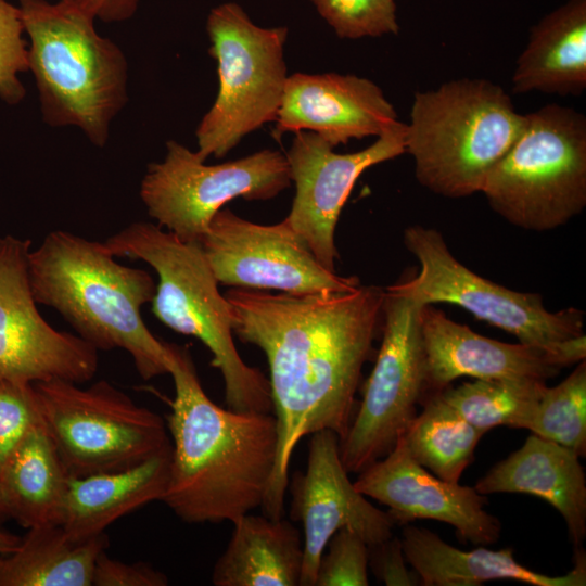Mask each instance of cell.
<instances>
[{
    "mask_svg": "<svg viewBox=\"0 0 586 586\" xmlns=\"http://www.w3.org/2000/svg\"><path fill=\"white\" fill-rule=\"evenodd\" d=\"M400 538L394 535L374 546H369V565L379 581L387 586H412L420 584L415 571L406 565Z\"/></svg>",
    "mask_w": 586,
    "mask_h": 586,
    "instance_id": "cell-35",
    "label": "cell"
},
{
    "mask_svg": "<svg viewBox=\"0 0 586 586\" xmlns=\"http://www.w3.org/2000/svg\"><path fill=\"white\" fill-rule=\"evenodd\" d=\"M322 553L315 586L369 585V546L355 532L341 528L335 532Z\"/></svg>",
    "mask_w": 586,
    "mask_h": 586,
    "instance_id": "cell-31",
    "label": "cell"
},
{
    "mask_svg": "<svg viewBox=\"0 0 586 586\" xmlns=\"http://www.w3.org/2000/svg\"><path fill=\"white\" fill-rule=\"evenodd\" d=\"M546 386L533 379H475L432 395L486 433L497 426L522 429Z\"/></svg>",
    "mask_w": 586,
    "mask_h": 586,
    "instance_id": "cell-28",
    "label": "cell"
},
{
    "mask_svg": "<svg viewBox=\"0 0 586 586\" xmlns=\"http://www.w3.org/2000/svg\"><path fill=\"white\" fill-rule=\"evenodd\" d=\"M422 306L392 285L384 289L381 346L357 412L340 440L348 473L387 455L416 416L424 395Z\"/></svg>",
    "mask_w": 586,
    "mask_h": 586,
    "instance_id": "cell-12",
    "label": "cell"
},
{
    "mask_svg": "<svg viewBox=\"0 0 586 586\" xmlns=\"http://www.w3.org/2000/svg\"><path fill=\"white\" fill-rule=\"evenodd\" d=\"M524 125L525 114L517 112L499 85L454 79L415 92L405 152L412 156L422 187L445 198H466L481 192Z\"/></svg>",
    "mask_w": 586,
    "mask_h": 586,
    "instance_id": "cell-6",
    "label": "cell"
},
{
    "mask_svg": "<svg viewBox=\"0 0 586 586\" xmlns=\"http://www.w3.org/2000/svg\"><path fill=\"white\" fill-rule=\"evenodd\" d=\"M170 449L116 472L71 477L61 526L75 540L105 533L119 518L154 500L166 489Z\"/></svg>",
    "mask_w": 586,
    "mask_h": 586,
    "instance_id": "cell-23",
    "label": "cell"
},
{
    "mask_svg": "<svg viewBox=\"0 0 586 586\" xmlns=\"http://www.w3.org/2000/svg\"><path fill=\"white\" fill-rule=\"evenodd\" d=\"M343 39L396 35L399 25L394 0H310Z\"/></svg>",
    "mask_w": 586,
    "mask_h": 586,
    "instance_id": "cell-30",
    "label": "cell"
},
{
    "mask_svg": "<svg viewBox=\"0 0 586 586\" xmlns=\"http://www.w3.org/2000/svg\"><path fill=\"white\" fill-rule=\"evenodd\" d=\"M402 546L407 563L424 586H477L489 581L513 579L534 586H585L586 555L575 548L574 566L564 575L550 576L527 569L514 558L513 548L479 547L464 551L428 528L406 525Z\"/></svg>",
    "mask_w": 586,
    "mask_h": 586,
    "instance_id": "cell-21",
    "label": "cell"
},
{
    "mask_svg": "<svg viewBox=\"0 0 586 586\" xmlns=\"http://www.w3.org/2000/svg\"><path fill=\"white\" fill-rule=\"evenodd\" d=\"M30 244L0 237V375L18 383H85L98 370V349L39 313L28 273Z\"/></svg>",
    "mask_w": 586,
    "mask_h": 586,
    "instance_id": "cell-14",
    "label": "cell"
},
{
    "mask_svg": "<svg viewBox=\"0 0 586 586\" xmlns=\"http://www.w3.org/2000/svg\"><path fill=\"white\" fill-rule=\"evenodd\" d=\"M17 5L0 0V99L9 105L23 101L26 89L18 74L28 71V47Z\"/></svg>",
    "mask_w": 586,
    "mask_h": 586,
    "instance_id": "cell-32",
    "label": "cell"
},
{
    "mask_svg": "<svg viewBox=\"0 0 586 586\" xmlns=\"http://www.w3.org/2000/svg\"><path fill=\"white\" fill-rule=\"evenodd\" d=\"M405 130L397 120L371 145L346 154L313 131H296L285 154L296 192L284 219L326 269L335 272V227L355 182L367 168L405 153Z\"/></svg>",
    "mask_w": 586,
    "mask_h": 586,
    "instance_id": "cell-15",
    "label": "cell"
},
{
    "mask_svg": "<svg viewBox=\"0 0 586 586\" xmlns=\"http://www.w3.org/2000/svg\"><path fill=\"white\" fill-rule=\"evenodd\" d=\"M354 485L386 506L395 524L444 522L455 527L459 539L474 545H492L500 537L499 520L484 509L487 497L432 474L412 458L402 437L387 455L359 472Z\"/></svg>",
    "mask_w": 586,
    "mask_h": 586,
    "instance_id": "cell-18",
    "label": "cell"
},
{
    "mask_svg": "<svg viewBox=\"0 0 586 586\" xmlns=\"http://www.w3.org/2000/svg\"><path fill=\"white\" fill-rule=\"evenodd\" d=\"M219 89L195 131L201 161L220 158L246 135L275 122L288 79L286 27H260L235 2L215 7L206 20Z\"/></svg>",
    "mask_w": 586,
    "mask_h": 586,
    "instance_id": "cell-8",
    "label": "cell"
},
{
    "mask_svg": "<svg viewBox=\"0 0 586 586\" xmlns=\"http://www.w3.org/2000/svg\"><path fill=\"white\" fill-rule=\"evenodd\" d=\"M17 7L43 120L77 127L92 144L104 146L128 101L126 55L97 31L91 16L68 3L18 0Z\"/></svg>",
    "mask_w": 586,
    "mask_h": 586,
    "instance_id": "cell-4",
    "label": "cell"
},
{
    "mask_svg": "<svg viewBox=\"0 0 586 586\" xmlns=\"http://www.w3.org/2000/svg\"><path fill=\"white\" fill-rule=\"evenodd\" d=\"M216 561L215 586H297L303 565V538L286 520L244 514Z\"/></svg>",
    "mask_w": 586,
    "mask_h": 586,
    "instance_id": "cell-24",
    "label": "cell"
},
{
    "mask_svg": "<svg viewBox=\"0 0 586 586\" xmlns=\"http://www.w3.org/2000/svg\"><path fill=\"white\" fill-rule=\"evenodd\" d=\"M27 530L14 551L0 553V586H92L95 560L109 545L105 533L75 540L60 524Z\"/></svg>",
    "mask_w": 586,
    "mask_h": 586,
    "instance_id": "cell-26",
    "label": "cell"
},
{
    "mask_svg": "<svg viewBox=\"0 0 586 586\" xmlns=\"http://www.w3.org/2000/svg\"><path fill=\"white\" fill-rule=\"evenodd\" d=\"M10 518L9 509L5 504L2 491L0 488V524L8 521Z\"/></svg>",
    "mask_w": 586,
    "mask_h": 586,
    "instance_id": "cell-38",
    "label": "cell"
},
{
    "mask_svg": "<svg viewBox=\"0 0 586 586\" xmlns=\"http://www.w3.org/2000/svg\"><path fill=\"white\" fill-rule=\"evenodd\" d=\"M34 384L41 422L71 477L126 470L171 447L163 418L105 380Z\"/></svg>",
    "mask_w": 586,
    "mask_h": 586,
    "instance_id": "cell-9",
    "label": "cell"
},
{
    "mask_svg": "<svg viewBox=\"0 0 586 586\" xmlns=\"http://www.w3.org/2000/svg\"><path fill=\"white\" fill-rule=\"evenodd\" d=\"M69 479L42 422H38L0 472L10 518L25 528L61 524Z\"/></svg>",
    "mask_w": 586,
    "mask_h": 586,
    "instance_id": "cell-25",
    "label": "cell"
},
{
    "mask_svg": "<svg viewBox=\"0 0 586 586\" xmlns=\"http://www.w3.org/2000/svg\"><path fill=\"white\" fill-rule=\"evenodd\" d=\"M579 458L568 447L531 434L474 488L485 496L513 493L544 499L561 514L578 548L586 538V476Z\"/></svg>",
    "mask_w": 586,
    "mask_h": 586,
    "instance_id": "cell-20",
    "label": "cell"
},
{
    "mask_svg": "<svg viewBox=\"0 0 586 586\" xmlns=\"http://www.w3.org/2000/svg\"><path fill=\"white\" fill-rule=\"evenodd\" d=\"M68 3L94 21L120 23L131 18L138 9L139 0H59Z\"/></svg>",
    "mask_w": 586,
    "mask_h": 586,
    "instance_id": "cell-36",
    "label": "cell"
},
{
    "mask_svg": "<svg viewBox=\"0 0 586 586\" xmlns=\"http://www.w3.org/2000/svg\"><path fill=\"white\" fill-rule=\"evenodd\" d=\"M484 434L435 395H430L423 410L399 437L420 466L444 481L459 483Z\"/></svg>",
    "mask_w": 586,
    "mask_h": 586,
    "instance_id": "cell-27",
    "label": "cell"
},
{
    "mask_svg": "<svg viewBox=\"0 0 586 586\" xmlns=\"http://www.w3.org/2000/svg\"><path fill=\"white\" fill-rule=\"evenodd\" d=\"M397 120L382 89L367 78L296 73L286 79L273 135L313 131L335 148L352 139L379 137Z\"/></svg>",
    "mask_w": 586,
    "mask_h": 586,
    "instance_id": "cell-19",
    "label": "cell"
},
{
    "mask_svg": "<svg viewBox=\"0 0 586 586\" xmlns=\"http://www.w3.org/2000/svg\"><path fill=\"white\" fill-rule=\"evenodd\" d=\"M286 156L263 150L217 165H206L195 152L169 140L162 162L151 163L140 198L156 224L184 242H200L230 200H269L290 186Z\"/></svg>",
    "mask_w": 586,
    "mask_h": 586,
    "instance_id": "cell-11",
    "label": "cell"
},
{
    "mask_svg": "<svg viewBox=\"0 0 586 586\" xmlns=\"http://www.w3.org/2000/svg\"><path fill=\"white\" fill-rule=\"evenodd\" d=\"M420 326L424 352V393L435 394L461 377L477 380L546 381L585 359L586 336L558 351L496 341L458 323L433 305H423Z\"/></svg>",
    "mask_w": 586,
    "mask_h": 586,
    "instance_id": "cell-17",
    "label": "cell"
},
{
    "mask_svg": "<svg viewBox=\"0 0 586 586\" xmlns=\"http://www.w3.org/2000/svg\"><path fill=\"white\" fill-rule=\"evenodd\" d=\"M28 273L36 302L58 310L98 351H126L143 380L168 373V343L141 316L156 289L146 270L117 263L104 242L55 230L30 250Z\"/></svg>",
    "mask_w": 586,
    "mask_h": 586,
    "instance_id": "cell-3",
    "label": "cell"
},
{
    "mask_svg": "<svg viewBox=\"0 0 586 586\" xmlns=\"http://www.w3.org/2000/svg\"><path fill=\"white\" fill-rule=\"evenodd\" d=\"M481 192L509 224L533 231L565 225L586 206V117L559 104L525 114L514 144Z\"/></svg>",
    "mask_w": 586,
    "mask_h": 586,
    "instance_id": "cell-7",
    "label": "cell"
},
{
    "mask_svg": "<svg viewBox=\"0 0 586 586\" xmlns=\"http://www.w3.org/2000/svg\"><path fill=\"white\" fill-rule=\"evenodd\" d=\"M201 245L222 285L313 294L348 291L360 284L355 276L326 269L285 219L259 225L221 208Z\"/></svg>",
    "mask_w": 586,
    "mask_h": 586,
    "instance_id": "cell-13",
    "label": "cell"
},
{
    "mask_svg": "<svg viewBox=\"0 0 586 586\" xmlns=\"http://www.w3.org/2000/svg\"><path fill=\"white\" fill-rule=\"evenodd\" d=\"M167 576L145 562L125 563L110 558L105 550L98 556L92 586H166Z\"/></svg>",
    "mask_w": 586,
    "mask_h": 586,
    "instance_id": "cell-34",
    "label": "cell"
},
{
    "mask_svg": "<svg viewBox=\"0 0 586 586\" xmlns=\"http://www.w3.org/2000/svg\"><path fill=\"white\" fill-rule=\"evenodd\" d=\"M291 515L303 525L300 586H315L322 553L341 528L357 533L368 546L393 534L395 522L356 489L340 454V437L329 429L310 434L307 467L293 479Z\"/></svg>",
    "mask_w": 586,
    "mask_h": 586,
    "instance_id": "cell-16",
    "label": "cell"
},
{
    "mask_svg": "<svg viewBox=\"0 0 586 586\" xmlns=\"http://www.w3.org/2000/svg\"><path fill=\"white\" fill-rule=\"evenodd\" d=\"M233 333L268 361L278 450L264 514L281 519L289 464L301 438L329 429L343 438L353 419L361 370L382 321L384 289L359 284L341 292L226 293Z\"/></svg>",
    "mask_w": 586,
    "mask_h": 586,
    "instance_id": "cell-1",
    "label": "cell"
},
{
    "mask_svg": "<svg viewBox=\"0 0 586 586\" xmlns=\"http://www.w3.org/2000/svg\"><path fill=\"white\" fill-rule=\"evenodd\" d=\"M104 244L115 257L142 260L158 282L153 315L169 329L199 339L212 353L211 365L224 379L227 407L234 411L271 412L269 380L246 365L233 342L232 308L218 290L200 242H184L157 224L137 221Z\"/></svg>",
    "mask_w": 586,
    "mask_h": 586,
    "instance_id": "cell-5",
    "label": "cell"
},
{
    "mask_svg": "<svg viewBox=\"0 0 586 586\" xmlns=\"http://www.w3.org/2000/svg\"><path fill=\"white\" fill-rule=\"evenodd\" d=\"M404 243L420 264L418 275L393 284L421 305L448 303L513 334L520 343L562 349L584 334V311H549L538 293L518 292L492 282L461 264L443 235L420 225L408 227Z\"/></svg>",
    "mask_w": 586,
    "mask_h": 586,
    "instance_id": "cell-10",
    "label": "cell"
},
{
    "mask_svg": "<svg viewBox=\"0 0 586 586\" xmlns=\"http://www.w3.org/2000/svg\"><path fill=\"white\" fill-rule=\"evenodd\" d=\"M21 536L0 528V553L14 551L20 545Z\"/></svg>",
    "mask_w": 586,
    "mask_h": 586,
    "instance_id": "cell-37",
    "label": "cell"
},
{
    "mask_svg": "<svg viewBox=\"0 0 586 586\" xmlns=\"http://www.w3.org/2000/svg\"><path fill=\"white\" fill-rule=\"evenodd\" d=\"M40 421L35 384L0 375V472L17 444Z\"/></svg>",
    "mask_w": 586,
    "mask_h": 586,
    "instance_id": "cell-33",
    "label": "cell"
},
{
    "mask_svg": "<svg viewBox=\"0 0 586 586\" xmlns=\"http://www.w3.org/2000/svg\"><path fill=\"white\" fill-rule=\"evenodd\" d=\"M586 456V361L558 385L544 390L523 428Z\"/></svg>",
    "mask_w": 586,
    "mask_h": 586,
    "instance_id": "cell-29",
    "label": "cell"
},
{
    "mask_svg": "<svg viewBox=\"0 0 586 586\" xmlns=\"http://www.w3.org/2000/svg\"><path fill=\"white\" fill-rule=\"evenodd\" d=\"M168 348L175 397L166 417L171 451L161 500L187 523H233L263 506L277 458V419L219 407L204 392L188 347Z\"/></svg>",
    "mask_w": 586,
    "mask_h": 586,
    "instance_id": "cell-2",
    "label": "cell"
},
{
    "mask_svg": "<svg viewBox=\"0 0 586 586\" xmlns=\"http://www.w3.org/2000/svg\"><path fill=\"white\" fill-rule=\"evenodd\" d=\"M586 89V0H568L530 31L512 92L579 95Z\"/></svg>",
    "mask_w": 586,
    "mask_h": 586,
    "instance_id": "cell-22",
    "label": "cell"
}]
</instances>
